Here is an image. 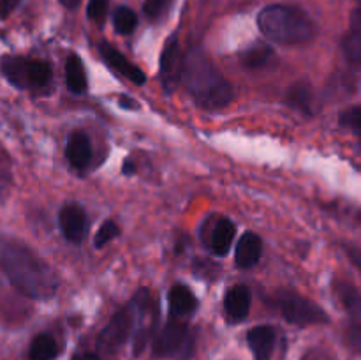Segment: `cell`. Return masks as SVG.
<instances>
[{
	"label": "cell",
	"instance_id": "25",
	"mask_svg": "<svg viewBox=\"0 0 361 360\" xmlns=\"http://www.w3.org/2000/svg\"><path fill=\"white\" fill-rule=\"evenodd\" d=\"M338 122H341L342 127L361 136V106H353V108L342 112L341 116H338Z\"/></svg>",
	"mask_w": 361,
	"mask_h": 360
},
{
	"label": "cell",
	"instance_id": "2",
	"mask_svg": "<svg viewBox=\"0 0 361 360\" xmlns=\"http://www.w3.org/2000/svg\"><path fill=\"white\" fill-rule=\"evenodd\" d=\"M182 83L200 108L217 112L235 99V88L201 49L183 55Z\"/></svg>",
	"mask_w": 361,
	"mask_h": 360
},
{
	"label": "cell",
	"instance_id": "33",
	"mask_svg": "<svg viewBox=\"0 0 361 360\" xmlns=\"http://www.w3.org/2000/svg\"><path fill=\"white\" fill-rule=\"evenodd\" d=\"M122 172L126 173V175H133L134 173V168H133V162L129 161V159H127L126 162H123V166H122Z\"/></svg>",
	"mask_w": 361,
	"mask_h": 360
},
{
	"label": "cell",
	"instance_id": "18",
	"mask_svg": "<svg viewBox=\"0 0 361 360\" xmlns=\"http://www.w3.org/2000/svg\"><path fill=\"white\" fill-rule=\"evenodd\" d=\"M275 60V52L267 44V42H254L252 46L243 49L240 53V62L245 69L249 71H259L264 69V67L270 66Z\"/></svg>",
	"mask_w": 361,
	"mask_h": 360
},
{
	"label": "cell",
	"instance_id": "20",
	"mask_svg": "<svg viewBox=\"0 0 361 360\" xmlns=\"http://www.w3.org/2000/svg\"><path fill=\"white\" fill-rule=\"evenodd\" d=\"M66 85L73 94H83L87 92V71L83 62L78 55H71L66 60Z\"/></svg>",
	"mask_w": 361,
	"mask_h": 360
},
{
	"label": "cell",
	"instance_id": "23",
	"mask_svg": "<svg viewBox=\"0 0 361 360\" xmlns=\"http://www.w3.org/2000/svg\"><path fill=\"white\" fill-rule=\"evenodd\" d=\"M113 25L115 30L122 35L133 34L134 28L137 27V16L133 9L129 7H118L113 14Z\"/></svg>",
	"mask_w": 361,
	"mask_h": 360
},
{
	"label": "cell",
	"instance_id": "27",
	"mask_svg": "<svg viewBox=\"0 0 361 360\" xmlns=\"http://www.w3.org/2000/svg\"><path fill=\"white\" fill-rule=\"evenodd\" d=\"M106 13H108V0H88L87 14L92 21L101 23L106 18Z\"/></svg>",
	"mask_w": 361,
	"mask_h": 360
},
{
	"label": "cell",
	"instance_id": "7",
	"mask_svg": "<svg viewBox=\"0 0 361 360\" xmlns=\"http://www.w3.org/2000/svg\"><path fill=\"white\" fill-rule=\"evenodd\" d=\"M134 321H136V316H134V307L133 304H129L127 307L120 309L115 316L109 320V323L106 325L104 330L99 335V348L106 353H115L116 349L122 348L127 342V339L130 337L134 328Z\"/></svg>",
	"mask_w": 361,
	"mask_h": 360
},
{
	"label": "cell",
	"instance_id": "14",
	"mask_svg": "<svg viewBox=\"0 0 361 360\" xmlns=\"http://www.w3.org/2000/svg\"><path fill=\"white\" fill-rule=\"evenodd\" d=\"M247 344L256 360H270L275 348V328L270 325H257L247 334Z\"/></svg>",
	"mask_w": 361,
	"mask_h": 360
},
{
	"label": "cell",
	"instance_id": "8",
	"mask_svg": "<svg viewBox=\"0 0 361 360\" xmlns=\"http://www.w3.org/2000/svg\"><path fill=\"white\" fill-rule=\"evenodd\" d=\"M337 292L345 311H348L349 320H351L348 327V334H345L348 344L355 352L361 353V292L356 289L355 286L345 284V282L337 286Z\"/></svg>",
	"mask_w": 361,
	"mask_h": 360
},
{
	"label": "cell",
	"instance_id": "5",
	"mask_svg": "<svg viewBox=\"0 0 361 360\" xmlns=\"http://www.w3.org/2000/svg\"><path fill=\"white\" fill-rule=\"evenodd\" d=\"M152 339H154L152 341L154 359L187 360L194 353V339L185 321L171 318Z\"/></svg>",
	"mask_w": 361,
	"mask_h": 360
},
{
	"label": "cell",
	"instance_id": "19",
	"mask_svg": "<svg viewBox=\"0 0 361 360\" xmlns=\"http://www.w3.org/2000/svg\"><path fill=\"white\" fill-rule=\"evenodd\" d=\"M235 222L228 217L219 219L217 224L212 229L210 236V249L212 253L217 254V256H226L229 253L233 246V240H235Z\"/></svg>",
	"mask_w": 361,
	"mask_h": 360
},
{
	"label": "cell",
	"instance_id": "28",
	"mask_svg": "<svg viewBox=\"0 0 361 360\" xmlns=\"http://www.w3.org/2000/svg\"><path fill=\"white\" fill-rule=\"evenodd\" d=\"M21 0H0V20H6L18 6Z\"/></svg>",
	"mask_w": 361,
	"mask_h": 360
},
{
	"label": "cell",
	"instance_id": "12",
	"mask_svg": "<svg viewBox=\"0 0 361 360\" xmlns=\"http://www.w3.org/2000/svg\"><path fill=\"white\" fill-rule=\"evenodd\" d=\"M168 306H169V316L173 320L183 321L189 318L190 314L196 313L197 309V299L194 293L190 292L189 286L185 284H175L168 293Z\"/></svg>",
	"mask_w": 361,
	"mask_h": 360
},
{
	"label": "cell",
	"instance_id": "21",
	"mask_svg": "<svg viewBox=\"0 0 361 360\" xmlns=\"http://www.w3.org/2000/svg\"><path fill=\"white\" fill-rule=\"evenodd\" d=\"M56 355H59V344L49 334H39L32 339L28 360H55Z\"/></svg>",
	"mask_w": 361,
	"mask_h": 360
},
{
	"label": "cell",
	"instance_id": "1",
	"mask_svg": "<svg viewBox=\"0 0 361 360\" xmlns=\"http://www.w3.org/2000/svg\"><path fill=\"white\" fill-rule=\"evenodd\" d=\"M0 272L21 295L32 300H48L59 292L55 270L21 244L7 242L0 247Z\"/></svg>",
	"mask_w": 361,
	"mask_h": 360
},
{
	"label": "cell",
	"instance_id": "15",
	"mask_svg": "<svg viewBox=\"0 0 361 360\" xmlns=\"http://www.w3.org/2000/svg\"><path fill=\"white\" fill-rule=\"evenodd\" d=\"M66 157L71 166L78 169H83L92 161V143L83 131H74L71 133L69 140L66 143Z\"/></svg>",
	"mask_w": 361,
	"mask_h": 360
},
{
	"label": "cell",
	"instance_id": "30",
	"mask_svg": "<svg viewBox=\"0 0 361 360\" xmlns=\"http://www.w3.org/2000/svg\"><path fill=\"white\" fill-rule=\"evenodd\" d=\"M73 360H101L99 359V355H95V353H76V355L73 356Z\"/></svg>",
	"mask_w": 361,
	"mask_h": 360
},
{
	"label": "cell",
	"instance_id": "3",
	"mask_svg": "<svg viewBox=\"0 0 361 360\" xmlns=\"http://www.w3.org/2000/svg\"><path fill=\"white\" fill-rule=\"evenodd\" d=\"M261 34L279 44H303L316 35V25L305 11L291 6L264 7L257 16Z\"/></svg>",
	"mask_w": 361,
	"mask_h": 360
},
{
	"label": "cell",
	"instance_id": "24",
	"mask_svg": "<svg viewBox=\"0 0 361 360\" xmlns=\"http://www.w3.org/2000/svg\"><path fill=\"white\" fill-rule=\"evenodd\" d=\"M118 235H120V228L115 224V222L109 221V219H108V221L102 222L101 228H99L97 233H95L94 247H95V249H102L106 244L113 242V240H115Z\"/></svg>",
	"mask_w": 361,
	"mask_h": 360
},
{
	"label": "cell",
	"instance_id": "4",
	"mask_svg": "<svg viewBox=\"0 0 361 360\" xmlns=\"http://www.w3.org/2000/svg\"><path fill=\"white\" fill-rule=\"evenodd\" d=\"M0 73L16 88H42L51 81V66L46 60L27 56H2Z\"/></svg>",
	"mask_w": 361,
	"mask_h": 360
},
{
	"label": "cell",
	"instance_id": "9",
	"mask_svg": "<svg viewBox=\"0 0 361 360\" xmlns=\"http://www.w3.org/2000/svg\"><path fill=\"white\" fill-rule=\"evenodd\" d=\"M183 55L176 37H171L161 55V83L166 94H173L182 83Z\"/></svg>",
	"mask_w": 361,
	"mask_h": 360
},
{
	"label": "cell",
	"instance_id": "10",
	"mask_svg": "<svg viewBox=\"0 0 361 360\" xmlns=\"http://www.w3.org/2000/svg\"><path fill=\"white\" fill-rule=\"evenodd\" d=\"M99 53H101L102 60H104L115 73H118L120 76L127 78V80L133 81L134 85H145L147 76H145L143 71H141L136 64L130 62L127 56H123V53H120L115 46H111L109 42H101V44H99Z\"/></svg>",
	"mask_w": 361,
	"mask_h": 360
},
{
	"label": "cell",
	"instance_id": "26",
	"mask_svg": "<svg viewBox=\"0 0 361 360\" xmlns=\"http://www.w3.org/2000/svg\"><path fill=\"white\" fill-rule=\"evenodd\" d=\"M173 2H175V0H145L143 11L145 14H147V18L157 21L168 13L169 7L173 6Z\"/></svg>",
	"mask_w": 361,
	"mask_h": 360
},
{
	"label": "cell",
	"instance_id": "11",
	"mask_svg": "<svg viewBox=\"0 0 361 360\" xmlns=\"http://www.w3.org/2000/svg\"><path fill=\"white\" fill-rule=\"evenodd\" d=\"M59 224L66 240L73 244H81L87 233V214L78 203L63 205L59 214Z\"/></svg>",
	"mask_w": 361,
	"mask_h": 360
},
{
	"label": "cell",
	"instance_id": "17",
	"mask_svg": "<svg viewBox=\"0 0 361 360\" xmlns=\"http://www.w3.org/2000/svg\"><path fill=\"white\" fill-rule=\"evenodd\" d=\"M345 59L355 66H361V7H356L351 14L349 30L342 41Z\"/></svg>",
	"mask_w": 361,
	"mask_h": 360
},
{
	"label": "cell",
	"instance_id": "29",
	"mask_svg": "<svg viewBox=\"0 0 361 360\" xmlns=\"http://www.w3.org/2000/svg\"><path fill=\"white\" fill-rule=\"evenodd\" d=\"M345 253H348L349 260L353 261V265H355V267L361 272V249H360V247L345 246Z\"/></svg>",
	"mask_w": 361,
	"mask_h": 360
},
{
	"label": "cell",
	"instance_id": "22",
	"mask_svg": "<svg viewBox=\"0 0 361 360\" xmlns=\"http://www.w3.org/2000/svg\"><path fill=\"white\" fill-rule=\"evenodd\" d=\"M288 102L293 108L300 109V112L307 113V115H312L314 113V95L303 85H296L288 90Z\"/></svg>",
	"mask_w": 361,
	"mask_h": 360
},
{
	"label": "cell",
	"instance_id": "6",
	"mask_svg": "<svg viewBox=\"0 0 361 360\" xmlns=\"http://www.w3.org/2000/svg\"><path fill=\"white\" fill-rule=\"evenodd\" d=\"M277 306L281 309L282 316L289 323L298 325V327L324 325L330 321V316L324 313L323 307L296 292H279Z\"/></svg>",
	"mask_w": 361,
	"mask_h": 360
},
{
	"label": "cell",
	"instance_id": "31",
	"mask_svg": "<svg viewBox=\"0 0 361 360\" xmlns=\"http://www.w3.org/2000/svg\"><path fill=\"white\" fill-rule=\"evenodd\" d=\"M120 104H122L123 108H130V109L137 108V104H136V102H134L133 99H129V97H127V95H123V97L120 99Z\"/></svg>",
	"mask_w": 361,
	"mask_h": 360
},
{
	"label": "cell",
	"instance_id": "16",
	"mask_svg": "<svg viewBox=\"0 0 361 360\" xmlns=\"http://www.w3.org/2000/svg\"><path fill=\"white\" fill-rule=\"evenodd\" d=\"M224 309L233 321H243L250 313V289L245 284H236L228 289Z\"/></svg>",
	"mask_w": 361,
	"mask_h": 360
},
{
	"label": "cell",
	"instance_id": "13",
	"mask_svg": "<svg viewBox=\"0 0 361 360\" xmlns=\"http://www.w3.org/2000/svg\"><path fill=\"white\" fill-rule=\"evenodd\" d=\"M263 254V240L254 232H245L240 236L235 251V263L238 268H252Z\"/></svg>",
	"mask_w": 361,
	"mask_h": 360
},
{
	"label": "cell",
	"instance_id": "32",
	"mask_svg": "<svg viewBox=\"0 0 361 360\" xmlns=\"http://www.w3.org/2000/svg\"><path fill=\"white\" fill-rule=\"evenodd\" d=\"M60 4H62L63 7H67V9H76L78 6H80L81 4V0H60Z\"/></svg>",
	"mask_w": 361,
	"mask_h": 360
}]
</instances>
